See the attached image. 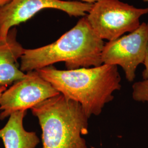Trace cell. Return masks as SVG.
<instances>
[{
    "label": "cell",
    "instance_id": "1",
    "mask_svg": "<svg viewBox=\"0 0 148 148\" xmlns=\"http://www.w3.org/2000/svg\"><path fill=\"white\" fill-rule=\"evenodd\" d=\"M36 71L60 94L79 103L88 118L99 115L104 106L114 99L113 93L121 88L116 65L103 64L66 70L49 65Z\"/></svg>",
    "mask_w": 148,
    "mask_h": 148
},
{
    "label": "cell",
    "instance_id": "2",
    "mask_svg": "<svg viewBox=\"0 0 148 148\" xmlns=\"http://www.w3.org/2000/svg\"><path fill=\"white\" fill-rule=\"evenodd\" d=\"M104 45L86 16L56 42L41 47L25 49L20 69L26 73L58 62H64L67 70L99 66L103 64Z\"/></svg>",
    "mask_w": 148,
    "mask_h": 148
},
{
    "label": "cell",
    "instance_id": "3",
    "mask_svg": "<svg viewBox=\"0 0 148 148\" xmlns=\"http://www.w3.org/2000/svg\"><path fill=\"white\" fill-rule=\"evenodd\" d=\"M31 110L42 130V148H88L82 136L88 133L89 118L78 102L60 93Z\"/></svg>",
    "mask_w": 148,
    "mask_h": 148
},
{
    "label": "cell",
    "instance_id": "4",
    "mask_svg": "<svg viewBox=\"0 0 148 148\" xmlns=\"http://www.w3.org/2000/svg\"><path fill=\"white\" fill-rule=\"evenodd\" d=\"M148 8H137L120 0H99L86 15L90 25L102 40H116L136 30Z\"/></svg>",
    "mask_w": 148,
    "mask_h": 148
},
{
    "label": "cell",
    "instance_id": "5",
    "mask_svg": "<svg viewBox=\"0 0 148 148\" xmlns=\"http://www.w3.org/2000/svg\"><path fill=\"white\" fill-rule=\"evenodd\" d=\"M93 5L78 1L11 0L0 7V38H5L12 27L27 21L44 9H56L70 16L83 17Z\"/></svg>",
    "mask_w": 148,
    "mask_h": 148
},
{
    "label": "cell",
    "instance_id": "6",
    "mask_svg": "<svg viewBox=\"0 0 148 148\" xmlns=\"http://www.w3.org/2000/svg\"><path fill=\"white\" fill-rule=\"evenodd\" d=\"M148 43V23H142L134 31L105 43L103 64L120 66L127 81L133 82L138 66L144 63Z\"/></svg>",
    "mask_w": 148,
    "mask_h": 148
},
{
    "label": "cell",
    "instance_id": "7",
    "mask_svg": "<svg viewBox=\"0 0 148 148\" xmlns=\"http://www.w3.org/2000/svg\"><path fill=\"white\" fill-rule=\"evenodd\" d=\"M60 94L36 70L28 71L25 76L14 82L0 98V120H3L16 111L29 109Z\"/></svg>",
    "mask_w": 148,
    "mask_h": 148
},
{
    "label": "cell",
    "instance_id": "8",
    "mask_svg": "<svg viewBox=\"0 0 148 148\" xmlns=\"http://www.w3.org/2000/svg\"><path fill=\"white\" fill-rule=\"evenodd\" d=\"M17 30L13 27L7 37L0 38V86L12 85L25 76L18 63L25 49L16 40Z\"/></svg>",
    "mask_w": 148,
    "mask_h": 148
},
{
    "label": "cell",
    "instance_id": "9",
    "mask_svg": "<svg viewBox=\"0 0 148 148\" xmlns=\"http://www.w3.org/2000/svg\"><path fill=\"white\" fill-rule=\"evenodd\" d=\"M27 111L12 113L5 126L0 129V138L5 148H35L40 139L34 132L27 131L23 126V120Z\"/></svg>",
    "mask_w": 148,
    "mask_h": 148
},
{
    "label": "cell",
    "instance_id": "10",
    "mask_svg": "<svg viewBox=\"0 0 148 148\" xmlns=\"http://www.w3.org/2000/svg\"><path fill=\"white\" fill-rule=\"evenodd\" d=\"M132 90V98L134 101L148 103V79L135 82Z\"/></svg>",
    "mask_w": 148,
    "mask_h": 148
},
{
    "label": "cell",
    "instance_id": "11",
    "mask_svg": "<svg viewBox=\"0 0 148 148\" xmlns=\"http://www.w3.org/2000/svg\"><path fill=\"white\" fill-rule=\"evenodd\" d=\"M143 64L145 66V69L142 72V76L143 79H148V43L147 47V51L145 53V59L144 61Z\"/></svg>",
    "mask_w": 148,
    "mask_h": 148
},
{
    "label": "cell",
    "instance_id": "12",
    "mask_svg": "<svg viewBox=\"0 0 148 148\" xmlns=\"http://www.w3.org/2000/svg\"><path fill=\"white\" fill-rule=\"evenodd\" d=\"M7 86H0V98L1 97V95H2V93L5 91V90H7Z\"/></svg>",
    "mask_w": 148,
    "mask_h": 148
},
{
    "label": "cell",
    "instance_id": "13",
    "mask_svg": "<svg viewBox=\"0 0 148 148\" xmlns=\"http://www.w3.org/2000/svg\"><path fill=\"white\" fill-rule=\"evenodd\" d=\"M81 2H86V3H95L96 2H97L99 0H79Z\"/></svg>",
    "mask_w": 148,
    "mask_h": 148
},
{
    "label": "cell",
    "instance_id": "14",
    "mask_svg": "<svg viewBox=\"0 0 148 148\" xmlns=\"http://www.w3.org/2000/svg\"><path fill=\"white\" fill-rule=\"evenodd\" d=\"M11 1V0H0V7L5 5Z\"/></svg>",
    "mask_w": 148,
    "mask_h": 148
},
{
    "label": "cell",
    "instance_id": "15",
    "mask_svg": "<svg viewBox=\"0 0 148 148\" xmlns=\"http://www.w3.org/2000/svg\"><path fill=\"white\" fill-rule=\"evenodd\" d=\"M144 1H146V2H148V0H144Z\"/></svg>",
    "mask_w": 148,
    "mask_h": 148
}]
</instances>
